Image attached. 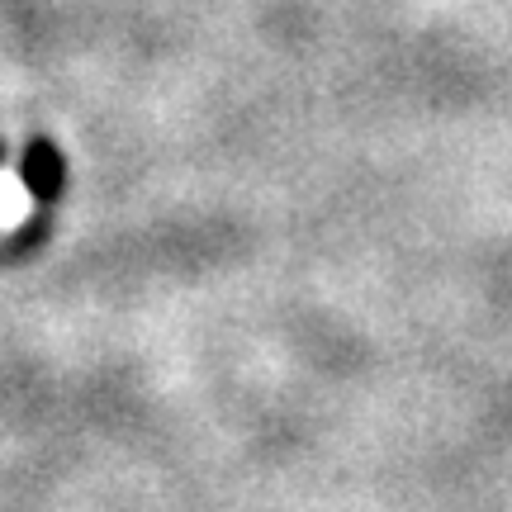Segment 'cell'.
Returning a JSON list of instances; mask_svg holds the SVG:
<instances>
[{
	"instance_id": "6da1fadb",
	"label": "cell",
	"mask_w": 512,
	"mask_h": 512,
	"mask_svg": "<svg viewBox=\"0 0 512 512\" xmlns=\"http://www.w3.org/2000/svg\"><path fill=\"white\" fill-rule=\"evenodd\" d=\"M29 214V185L19 181V171H0V228H15Z\"/></svg>"
}]
</instances>
